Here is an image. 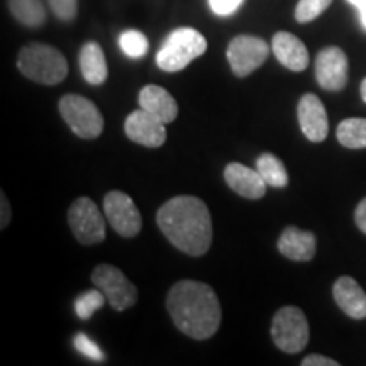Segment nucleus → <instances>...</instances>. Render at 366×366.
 Masks as SVG:
<instances>
[{
	"instance_id": "8",
	"label": "nucleus",
	"mask_w": 366,
	"mask_h": 366,
	"mask_svg": "<svg viewBox=\"0 0 366 366\" xmlns=\"http://www.w3.org/2000/svg\"><path fill=\"white\" fill-rule=\"evenodd\" d=\"M68 224L76 241L85 246L105 239V221L97 205L89 197H80L68 210Z\"/></svg>"
},
{
	"instance_id": "5",
	"label": "nucleus",
	"mask_w": 366,
	"mask_h": 366,
	"mask_svg": "<svg viewBox=\"0 0 366 366\" xmlns=\"http://www.w3.org/2000/svg\"><path fill=\"white\" fill-rule=\"evenodd\" d=\"M272 337L274 346L283 353H300L309 342V322L305 314L295 305L282 307L273 317Z\"/></svg>"
},
{
	"instance_id": "17",
	"label": "nucleus",
	"mask_w": 366,
	"mask_h": 366,
	"mask_svg": "<svg viewBox=\"0 0 366 366\" xmlns=\"http://www.w3.org/2000/svg\"><path fill=\"white\" fill-rule=\"evenodd\" d=\"M332 295L336 304L351 319L366 317V294L360 283L351 277H340L332 287Z\"/></svg>"
},
{
	"instance_id": "16",
	"label": "nucleus",
	"mask_w": 366,
	"mask_h": 366,
	"mask_svg": "<svg viewBox=\"0 0 366 366\" xmlns=\"http://www.w3.org/2000/svg\"><path fill=\"white\" fill-rule=\"evenodd\" d=\"M272 49L278 61L292 71H304L309 66V51L297 36L280 31L273 36Z\"/></svg>"
},
{
	"instance_id": "29",
	"label": "nucleus",
	"mask_w": 366,
	"mask_h": 366,
	"mask_svg": "<svg viewBox=\"0 0 366 366\" xmlns=\"http://www.w3.org/2000/svg\"><path fill=\"white\" fill-rule=\"evenodd\" d=\"M302 366H340V363L322 355H309L302 360Z\"/></svg>"
},
{
	"instance_id": "33",
	"label": "nucleus",
	"mask_w": 366,
	"mask_h": 366,
	"mask_svg": "<svg viewBox=\"0 0 366 366\" xmlns=\"http://www.w3.org/2000/svg\"><path fill=\"white\" fill-rule=\"evenodd\" d=\"M360 92H361V99H363V102L366 104V79H365L363 81H361Z\"/></svg>"
},
{
	"instance_id": "21",
	"label": "nucleus",
	"mask_w": 366,
	"mask_h": 366,
	"mask_svg": "<svg viewBox=\"0 0 366 366\" xmlns=\"http://www.w3.org/2000/svg\"><path fill=\"white\" fill-rule=\"evenodd\" d=\"M337 141L350 149L366 148V119L351 117L345 119L336 131Z\"/></svg>"
},
{
	"instance_id": "11",
	"label": "nucleus",
	"mask_w": 366,
	"mask_h": 366,
	"mask_svg": "<svg viewBox=\"0 0 366 366\" xmlns=\"http://www.w3.org/2000/svg\"><path fill=\"white\" fill-rule=\"evenodd\" d=\"M347 71H350L347 56L337 46H327L315 58V80L324 90L340 92L345 89Z\"/></svg>"
},
{
	"instance_id": "12",
	"label": "nucleus",
	"mask_w": 366,
	"mask_h": 366,
	"mask_svg": "<svg viewBox=\"0 0 366 366\" xmlns=\"http://www.w3.org/2000/svg\"><path fill=\"white\" fill-rule=\"evenodd\" d=\"M124 132L134 143L146 148H159L167 141V124L146 112L144 109L131 112L124 122Z\"/></svg>"
},
{
	"instance_id": "19",
	"label": "nucleus",
	"mask_w": 366,
	"mask_h": 366,
	"mask_svg": "<svg viewBox=\"0 0 366 366\" xmlns=\"http://www.w3.org/2000/svg\"><path fill=\"white\" fill-rule=\"evenodd\" d=\"M80 70L90 85H102L107 80V61L97 43L84 44L80 51Z\"/></svg>"
},
{
	"instance_id": "20",
	"label": "nucleus",
	"mask_w": 366,
	"mask_h": 366,
	"mask_svg": "<svg viewBox=\"0 0 366 366\" xmlns=\"http://www.w3.org/2000/svg\"><path fill=\"white\" fill-rule=\"evenodd\" d=\"M9 9L27 27H39L46 21V9L41 0H9Z\"/></svg>"
},
{
	"instance_id": "26",
	"label": "nucleus",
	"mask_w": 366,
	"mask_h": 366,
	"mask_svg": "<svg viewBox=\"0 0 366 366\" xmlns=\"http://www.w3.org/2000/svg\"><path fill=\"white\" fill-rule=\"evenodd\" d=\"M73 346H75V350L79 351V353L86 356L89 360L104 361L105 358L104 351L100 350V347L84 332H79L75 337H73Z\"/></svg>"
},
{
	"instance_id": "28",
	"label": "nucleus",
	"mask_w": 366,
	"mask_h": 366,
	"mask_svg": "<svg viewBox=\"0 0 366 366\" xmlns=\"http://www.w3.org/2000/svg\"><path fill=\"white\" fill-rule=\"evenodd\" d=\"M242 0H209V6L217 16H231L241 7Z\"/></svg>"
},
{
	"instance_id": "30",
	"label": "nucleus",
	"mask_w": 366,
	"mask_h": 366,
	"mask_svg": "<svg viewBox=\"0 0 366 366\" xmlns=\"http://www.w3.org/2000/svg\"><path fill=\"white\" fill-rule=\"evenodd\" d=\"M355 221H356V226H358L360 231L366 234V197L358 204V207H356Z\"/></svg>"
},
{
	"instance_id": "27",
	"label": "nucleus",
	"mask_w": 366,
	"mask_h": 366,
	"mask_svg": "<svg viewBox=\"0 0 366 366\" xmlns=\"http://www.w3.org/2000/svg\"><path fill=\"white\" fill-rule=\"evenodd\" d=\"M48 4L54 16L61 21L75 19L79 11V0H48Z\"/></svg>"
},
{
	"instance_id": "25",
	"label": "nucleus",
	"mask_w": 366,
	"mask_h": 366,
	"mask_svg": "<svg viewBox=\"0 0 366 366\" xmlns=\"http://www.w3.org/2000/svg\"><path fill=\"white\" fill-rule=\"evenodd\" d=\"M332 0H299L295 7V21L300 24L312 22L331 6Z\"/></svg>"
},
{
	"instance_id": "23",
	"label": "nucleus",
	"mask_w": 366,
	"mask_h": 366,
	"mask_svg": "<svg viewBox=\"0 0 366 366\" xmlns=\"http://www.w3.org/2000/svg\"><path fill=\"white\" fill-rule=\"evenodd\" d=\"M119 46H121L122 53L127 54L129 58H143L146 53H148L149 43L146 39V36L139 31L129 29L124 31L121 36H119Z\"/></svg>"
},
{
	"instance_id": "2",
	"label": "nucleus",
	"mask_w": 366,
	"mask_h": 366,
	"mask_svg": "<svg viewBox=\"0 0 366 366\" xmlns=\"http://www.w3.org/2000/svg\"><path fill=\"white\" fill-rule=\"evenodd\" d=\"M167 309L175 326L192 340H209L221 326V304L207 283L195 280L175 283L168 292Z\"/></svg>"
},
{
	"instance_id": "32",
	"label": "nucleus",
	"mask_w": 366,
	"mask_h": 366,
	"mask_svg": "<svg viewBox=\"0 0 366 366\" xmlns=\"http://www.w3.org/2000/svg\"><path fill=\"white\" fill-rule=\"evenodd\" d=\"M347 2H350L353 7L358 9L360 22H361V26L366 29V0H347Z\"/></svg>"
},
{
	"instance_id": "9",
	"label": "nucleus",
	"mask_w": 366,
	"mask_h": 366,
	"mask_svg": "<svg viewBox=\"0 0 366 366\" xmlns=\"http://www.w3.org/2000/svg\"><path fill=\"white\" fill-rule=\"evenodd\" d=\"M269 46L262 38L242 34L227 46V61L236 76H248L267 61Z\"/></svg>"
},
{
	"instance_id": "14",
	"label": "nucleus",
	"mask_w": 366,
	"mask_h": 366,
	"mask_svg": "<svg viewBox=\"0 0 366 366\" xmlns=\"http://www.w3.org/2000/svg\"><path fill=\"white\" fill-rule=\"evenodd\" d=\"M227 185L244 199L258 200L267 194L268 183L263 180L258 170H251L241 163H229L224 170Z\"/></svg>"
},
{
	"instance_id": "10",
	"label": "nucleus",
	"mask_w": 366,
	"mask_h": 366,
	"mask_svg": "<svg viewBox=\"0 0 366 366\" xmlns=\"http://www.w3.org/2000/svg\"><path fill=\"white\" fill-rule=\"evenodd\" d=\"M104 212L119 236L134 237L139 234L143 221H141L139 209L129 195L117 190L109 192L104 199Z\"/></svg>"
},
{
	"instance_id": "15",
	"label": "nucleus",
	"mask_w": 366,
	"mask_h": 366,
	"mask_svg": "<svg viewBox=\"0 0 366 366\" xmlns=\"http://www.w3.org/2000/svg\"><path fill=\"white\" fill-rule=\"evenodd\" d=\"M278 251L292 262H310L317 251V241L310 231L288 226L278 237Z\"/></svg>"
},
{
	"instance_id": "1",
	"label": "nucleus",
	"mask_w": 366,
	"mask_h": 366,
	"mask_svg": "<svg viewBox=\"0 0 366 366\" xmlns=\"http://www.w3.org/2000/svg\"><path fill=\"white\" fill-rule=\"evenodd\" d=\"M157 222L167 239L189 256H202L212 244V217L199 197H173L159 207Z\"/></svg>"
},
{
	"instance_id": "4",
	"label": "nucleus",
	"mask_w": 366,
	"mask_h": 366,
	"mask_svg": "<svg viewBox=\"0 0 366 366\" xmlns=\"http://www.w3.org/2000/svg\"><path fill=\"white\" fill-rule=\"evenodd\" d=\"M205 49L207 41L199 31L192 27H180L164 39L157 54V65L168 73L180 71L195 58L202 56Z\"/></svg>"
},
{
	"instance_id": "18",
	"label": "nucleus",
	"mask_w": 366,
	"mask_h": 366,
	"mask_svg": "<svg viewBox=\"0 0 366 366\" xmlns=\"http://www.w3.org/2000/svg\"><path fill=\"white\" fill-rule=\"evenodd\" d=\"M139 107L153 114L164 124H170L178 116V104L168 90L159 85H146L139 92Z\"/></svg>"
},
{
	"instance_id": "13",
	"label": "nucleus",
	"mask_w": 366,
	"mask_h": 366,
	"mask_svg": "<svg viewBox=\"0 0 366 366\" xmlns=\"http://www.w3.org/2000/svg\"><path fill=\"white\" fill-rule=\"evenodd\" d=\"M300 129L312 143H322L329 132V119L324 104L314 94H305L297 107Z\"/></svg>"
},
{
	"instance_id": "31",
	"label": "nucleus",
	"mask_w": 366,
	"mask_h": 366,
	"mask_svg": "<svg viewBox=\"0 0 366 366\" xmlns=\"http://www.w3.org/2000/svg\"><path fill=\"white\" fill-rule=\"evenodd\" d=\"M11 221V205L7 202V197L2 192V219H0V227L6 229V226Z\"/></svg>"
},
{
	"instance_id": "22",
	"label": "nucleus",
	"mask_w": 366,
	"mask_h": 366,
	"mask_svg": "<svg viewBox=\"0 0 366 366\" xmlns=\"http://www.w3.org/2000/svg\"><path fill=\"white\" fill-rule=\"evenodd\" d=\"M256 170L263 177V180L274 189H283L288 183V173L282 159L272 153H263L256 159Z\"/></svg>"
},
{
	"instance_id": "24",
	"label": "nucleus",
	"mask_w": 366,
	"mask_h": 366,
	"mask_svg": "<svg viewBox=\"0 0 366 366\" xmlns=\"http://www.w3.org/2000/svg\"><path fill=\"white\" fill-rule=\"evenodd\" d=\"M105 300L107 299H105L102 290H99V288H95V290H86L75 300V314L79 315L81 320L90 319L99 309L104 307Z\"/></svg>"
},
{
	"instance_id": "7",
	"label": "nucleus",
	"mask_w": 366,
	"mask_h": 366,
	"mask_svg": "<svg viewBox=\"0 0 366 366\" xmlns=\"http://www.w3.org/2000/svg\"><path fill=\"white\" fill-rule=\"evenodd\" d=\"M94 285L102 290L109 305L117 312L131 309L137 300V288L121 269L112 264H99L92 273Z\"/></svg>"
},
{
	"instance_id": "6",
	"label": "nucleus",
	"mask_w": 366,
	"mask_h": 366,
	"mask_svg": "<svg viewBox=\"0 0 366 366\" xmlns=\"http://www.w3.org/2000/svg\"><path fill=\"white\" fill-rule=\"evenodd\" d=\"M59 114L70 129L81 139H95L104 131V117L92 100L68 94L59 100Z\"/></svg>"
},
{
	"instance_id": "3",
	"label": "nucleus",
	"mask_w": 366,
	"mask_h": 366,
	"mask_svg": "<svg viewBox=\"0 0 366 366\" xmlns=\"http://www.w3.org/2000/svg\"><path fill=\"white\" fill-rule=\"evenodd\" d=\"M17 68L26 79L41 85L61 84L68 75V61L56 48L43 43L26 44L17 56Z\"/></svg>"
}]
</instances>
